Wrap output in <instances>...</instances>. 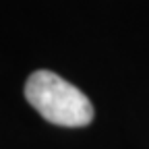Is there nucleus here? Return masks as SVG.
I'll use <instances>...</instances> for the list:
<instances>
[{"label":"nucleus","mask_w":149,"mask_h":149,"mask_svg":"<svg viewBox=\"0 0 149 149\" xmlns=\"http://www.w3.org/2000/svg\"><path fill=\"white\" fill-rule=\"evenodd\" d=\"M25 100L52 124L79 128L93 120V104L85 93L52 70L40 68L25 81Z\"/></svg>","instance_id":"obj_1"}]
</instances>
